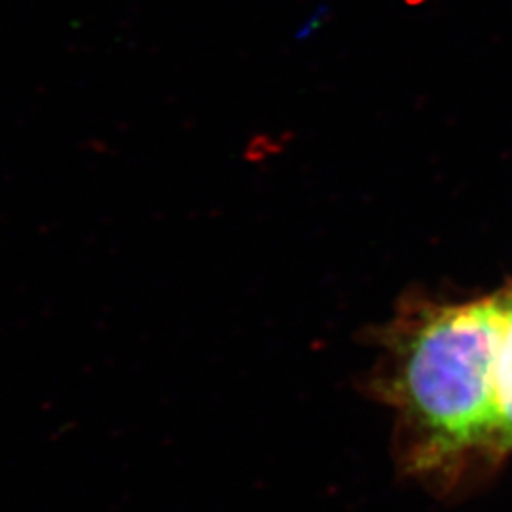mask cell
Masks as SVG:
<instances>
[{"instance_id":"cell-1","label":"cell","mask_w":512,"mask_h":512,"mask_svg":"<svg viewBox=\"0 0 512 512\" xmlns=\"http://www.w3.org/2000/svg\"><path fill=\"white\" fill-rule=\"evenodd\" d=\"M507 304L414 308L387 340V401L401 418L404 473L425 484L497 450L495 374Z\"/></svg>"},{"instance_id":"cell-2","label":"cell","mask_w":512,"mask_h":512,"mask_svg":"<svg viewBox=\"0 0 512 512\" xmlns=\"http://www.w3.org/2000/svg\"><path fill=\"white\" fill-rule=\"evenodd\" d=\"M497 399V450H512V302L507 304L503 338L497 357L495 374Z\"/></svg>"}]
</instances>
